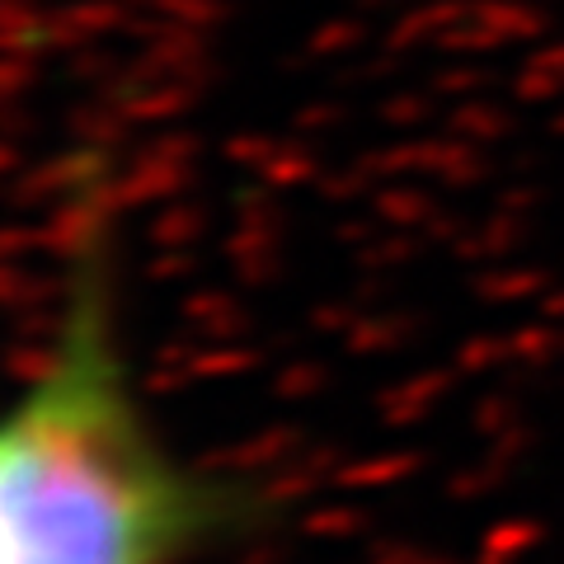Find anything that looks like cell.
Returning a JSON list of instances; mask_svg holds the SVG:
<instances>
[{"label": "cell", "instance_id": "obj_1", "mask_svg": "<svg viewBox=\"0 0 564 564\" xmlns=\"http://www.w3.org/2000/svg\"><path fill=\"white\" fill-rule=\"evenodd\" d=\"M240 518L245 494L151 429L90 236L70 259L57 339L0 410V564H184Z\"/></svg>", "mask_w": 564, "mask_h": 564}]
</instances>
